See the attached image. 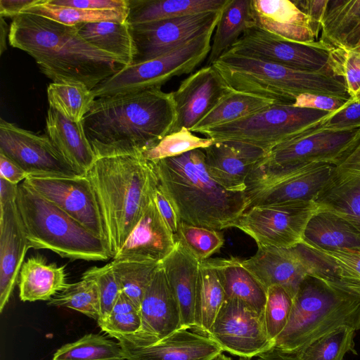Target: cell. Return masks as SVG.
Instances as JSON below:
<instances>
[{"label":"cell","mask_w":360,"mask_h":360,"mask_svg":"<svg viewBox=\"0 0 360 360\" xmlns=\"http://www.w3.org/2000/svg\"><path fill=\"white\" fill-rule=\"evenodd\" d=\"M9 44L32 57L53 82H81L94 89L127 65L84 40L77 26L22 13L14 18L8 34Z\"/></svg>","instance_id":"obj_1"},{"label":"cell","mask_w":360,"mask_h":360,"mask_svg":"<svg viewBox=\"0 0 360 360\" xmlns=\"http://www.w3.org/2000/svg\"><path fill=\"white\" fill-rule=\"evenodd\" d=\"M212 65L231 89L275 104L293 105L302 94L350 98L343 79L332 74L295 70L229 53Z\"/></svg>","instance_id":"obj_6"},{"label":"cell","mask_w":360,"mask_h":360,"mask_svg":"<svg viewBox=\"0 0 360 360\" xmlns=\"http://www.w3.org/2000/svg\"><path fill=\"white\" fill-rule=\"evenodd\" d=\"M18 185L0 177V207L16 201Z\"/></svg>","instance_id":"obj_58"},{"label":"cell","mask_w":360,"mask_h":360,"mask_svg":"<svg viewBox=\"0 0 360 360\" xmlns=\"http://www.w3.org/2000/svg\"><path fill=\"white\" fill-rule=\"evenodd\" d=\"M274 104L270 99L232 89L191 129L202 133L253 115Z\"/></svg>","instance_id":"obj_36"},{"label":"cell","mask_w":360,"mask_h":360,"mask_svg":"<svg viewBox=\"0 0 360 360\" xmlns=\"http://www.w3.org/2000/svg\"><path fill=\"white\" fill-rule=\"evenodd\" d=\"M29 176V174L24 171L14 161L11 160L3 153L0 152V177L8 181L18 185Z\"/></svg>","instance_id":"obj_56"},{"label":"cell","mask_w":360,"mask_h":360,"mask_svg":"<svg viewBox=\"0 0 360 360\" xmlns=\"http://www.w3.org/2000/svg\"><path fill=\"white\" fill-rule=\"evenodd\" d=\"M255 26L252 0H228L221 10L206 65H212Z\"/></svg>","instance_id":"obj_33"},{"label":"cell","mask_w":360,"mask_h":360,"mask_svg":"<svg viewBox=\"0 0 360 360\" xmlns=\"http://www.w3.org/2000/svg\"><path fill=\"white\" fill-rule=\"evenodd\" d=\"M238 360H250V359H246V358H243V357H239Z\"/></svg>","instance_id":"obj_63"},{"label":"cell","mask_w":360,"mask_h":360,"mask_svg":"<svg viewBox=\"0 0 360 360\" xmlns=\"http://www.w3.org/2000/svg\"><path fill=\"white\" fill-rule=\"evenodd\" d=\"M340 326L360 330V284L338 276H307L274 347L297 353Z\"/></svg>","instance_id":"obj_5"},{"label":"cell","mask_w":360,"mask_h":360,"mask_svg":"<svg viewBox=\"0 0 360 360\" xmlns=\"http://www.w3.org/2000/svg\"><path fill=\"white\" fill-rule=\"evenodd\" d=\"M257 360H300L295 353L284 352L276 347L257 356Z\"/></svg>","instance_id":"obj_59"},{"label":"cell","mask_w":360,"mask_h":360,"mask_svg":"<svg viewBox=\"0 0 360 360\" xmlns=\"http://www.w3.org/2000/svg\"><path fill=\"white\" fill-rule=\"evenodd\" d=\"M224 300V288L214 259L200 261L196 285L193 330L207 336Z\"/></svg>","instance_id":"obj_34"},{"label":"cell","mask_w":360,"mask_h":360,"mask_svg":"<svg viewBox=\"0 0 360 360\" xmlns=\"http://www.w3.org/2000/svg\"><path fill=\"white\" fill-rule=\"evenodd\" d=\"M328 64L332 74L343 79L349 96L360 102V43L334 47Z\"/></svg>","instance_id":"obj_45"},{"label":"cell","mask_w":360,"mask_h":360,"mask_svg":"<svg viewBox=\"0 0 360 360\" xmlns=\"http://www.w3.org/2000/svg\"><path fill=\"white\" fill-rule=\"evenodd\" d=\"M334 165L311 162L288 167L261 163L245 181L248 209L295 201H315Z\"/></svg>","instance_id":"obj_10"},{"label":"cell","mask_w":360,"mask_h":360,"mask_svg":"<svg viewBox=\"0 0 360 360\" xmlns=\"http://www.w3.org/2000/svg\"><path fill=\"white\" fill-rule=\"evenodd\" d=\"M0 152L29 176L80 175L63 157L47 135L0 120Z\"/></svg>","instance_id":"obj_17"},{"label":"cell","mask_w":360,"mask_h":360,"mask_svg":"<svg viewBox=\"0 0 360 360\" xmlns=\"http://www.w3.org/2000/svg\"><path fill=\"white\" fill-rule=\"evenodd\" d=\"M257 248L256 253L241 260V264L266 290L271 285H280L294 298L307 276L337 275L319 252L302 243L288 248Z\"/></svg>","instance_id":"obj_11"},{"label":"cell","mask_w":360,"mask_h":360,"mask_svg":"<svg viewBox=\"0 0 360 360\" xmlns=\"http://www.w3.org/2000/svg\"><path fill=\"white\" fill-rule=\"evenodd\" d=\"M49 306L70 308L97 321L101 316L98 290L94 281L82 279L69 283L65 289L52 297Z\"/></svg>","instance_id":"obj_43"},{"label":"cell","mask_w":360,"mask_h":360,"mask_svg":"<svg viewBox=\"0 0 360 360\" xmlns=\"http://www.w3.org/2000/svg\"><path fill=\"white\" fill-rule=\"evenodd\" d=\"M319 126L276 146L260 162L278 167L311 162L335 165L360 139V129L333 131Z\"/></svg>","instance_id":"obj_18"},{"label":"cell","mask_w":360,"mask_h":360,"mask_svg":"<svg viewBox=\"0 0 360 360\" xmlns=\"http://www.w3.org/2000/svg\"><path fill=\"white\" fill-rule=\"evenodd\" d=\"M153 165L159 186L181 221L219 231L233 227L248 210L244 193L226 191L210 176L203 149Z\"/></svg>","instance_id":"obj_4"},{"label":"cell","mask_w":360,"mask_h":360,"mask_svg":"<svg viewBox=\"0 0 360 360\" xmlns=\"http://www.w3.org/2000/svg\"><path fill=\"white\" fill-rule=\"evenodd\" d=\"M47 98L50 108L75 122L83 120L96 99L84 84L73 82L49 84Z\"/></svg>","instance_id":"obj_39"},{"label":"cell","mask_w":360,"mask_h":360,"mask_svg":"<svg viewBox=\"0 0 360 360\" xmlns=\"http://www.w3.org/2000/svg\"><path fill=\"white\" fill-rule=\"evenodd\" d=\"M98 325L103 331L117 340L133 337L141 328L140 309L121 292L110 314L98 321Z\"/></svg>","instance_id":"obj_44"},{"label":"cell","mask_w":360,"mask_h":360,"mask_svg":"<svg viewBox=\"0 0 360 360\" xmlns=\"http://www.w3.org/2000/svg\"><path fill=\"white\" fill-rule=\"evenodd\" d=\"M292 302L293 297L283 287L274 285L267 288L263 317L268 336L274 345L288 323Z\"/></svg>","instance_id":"obj_47"},{"label":"cell","mask_w":360,"mask_h":360,"mask_svg":"<svg viewBox=\"0 0 360 360\" xmlns=\"http://www.w3.org/2000/svg\"><path fill=\"white\" fill-rule=\"evenodd\" d=\"M360 24V0H329L320 40L333 47L344 46Z\"/></svg>","instance_id":"obj_38"},{"label":"cell","mask_w":360,"mask_h":360,"mask_svg":"<svg viewBox=\"0 0 360 360\" xmlns=\"http://www.w3.org/2000/svg\"><path fill=\"white\" fill-rule=\"evenodd\" d=\"M22 183L107 243V234L99 205L92 185L86 175L29 176Z\"/></svg>","instance_id":"obj_15"},{"label":"cell","mask_w":360,"mask_h":360,"mask_svg":"<svg viewBox=\"0 0 360 360\" xmlns=\"http://www.w3.org/2000/svg\"><path fill=\"white\" fill-rule=\"evenodd\" d=\"M330 112L273 104L250 117L202 132L213 142L248 143L268 153L276 146L318 127Z\"/></svg>","instance_id":"obj_8"},{"label":"cell","mask_w":360,"mask_h":360,"mask_svg":"<svg viewBox=\"0 0 360 360\" xmlns=\"http://www.w3.org/2000/svg\"><path fill=\"white\" fill-rule=\"evenodd\" d=\"M176 240H180L199 261L210 259L224 243L220 231L183 221L180 223Z\"/></svg>","instance_id":"obj_48"},{"label":"cell","mask_w":360,"mask_h":360,"mask_svg":"<svg viewBox=\"0 0 360 360\" xmlns=\"http://www.w3.org/2000/svg\"><path fill=\"white\" fill-rule=\"evenodd\" d=\"M81 278L91 280L96 284L101 304V316L98 321L104 319L110 314L122 292L111 262L87 269Z\"/></svg>","instance_id":"obj_49"},{"label":"cell","mask_w":360,"mask_h":360,"mask_svg":"<svg viewBox=\"0 0 360 360\" xmlns=\"http://www.w3.org/2000/svg\"><path fill=\"white\" fill-rule=\"evenodd\" d=\"M129 12V7L105 10H87L56 6L49 4L47 0H38L37 3L22 13L35 14L63 25L75 26L100 21L126 22Z\"/></svg>","instance_id":"obj_37"},{"label":"cell","mask_w":360,"mask_h":360,"mask_svg":"<svg viewBox=\"0 0 360 360\" xmlns=\"http://www.w3.org/2000/svg\"><path fill=\"white\" fill-rule=\"evenodd\" d=\"M256 27L284 40L311 44L316 37L309 17L290 0H252Z\"/></svg>","instance_id":"obj_26"},{"label":"cell","mask_w":360,"mask_h":360,"mask_svg":"<svg viewBox=\"0 0 360 360\" xmlns=\"http://www.w3.org/2000/svg\"><path fill=\"white\" fill-rule=\"evenodd\" d=\"M213 360H231V359L221 353L215 357Z\"/></svg>","instance_id":"obj_62"},{"label":"cell","mask_w":360,"mask_h":360,"mask_svg":"<svg viewBox=\"0 0 360 360\" xmlns=\"http://www.w3.org/2000/svg\"><path fill=\"white\" fill-rule=\"evenodd\" d=\"M16 204L31 248L49 250L70 260L112 258L105 240L23 183Z\"/></svg>","instance_id":"obj_7"},{"label":"cell","mask_w":360,"mask_h":360,"mask_svg":"<svg viewBox=\"0 0 360 360\" xmlns=\"http://www.w3.org/2000/svg\"><path fill=\"white\" fill-rule=\"evenodd\" d=\"M302 243L324 250L360 248V233L341 217L320 210L309 221Z\"/></svg>","instance_id":"obj_31"},{"label":"cell","mask_w":360,"mask_h":360,"mask_svg":"<svg viewBox=\"0 0 360 360\" xmlns=\"http://www.w3.org/2000/svg\"><path fill=\"white\" fill-rule=\"evenodd\" d=\"M292 1L309 17L311 29L317 38L321 30V24L329 0H293Z\"/></svg>","instance_id":"obj_54"},{"label":"cell","mask_w":360,"mask_h":360,"mask_svg":"<svg viewBox=\"0 0 360 360\" xmlns=\"http://www.w3.org/2000/svg\"><path fill=\"white\" fill-rule=\"evenodd\" d=\"M0 207V312H2L17 283L25 256L31 248L16 201Z\"/></svg>","instance_id":"obj_25"},{"label":"cell","mask_w":360,"mask_h":360,"mask_svg":"<svg viewBox=\"0 0 360 360\" xmlns=\"http://www.w3.org/2000/svg\"><path fill=\"white\" fill-rule=\"evenodd\" d=\"M319 127L333 131L360 129V102L354 101L350 98L340 109L330 112Z\"/></svg>","instance_id":"obj_51"},{"label":"cell","mask_w":360,"mask_h":360,"mask_svg":"<svg viewBox=\"0 0 360 360\" xmlns=\"http://www.w3.org/2000/svg\"><path fill=\"white\" fill-rule=\"evenodd\" d=\"M10 27H8L7 23L5 22L4 17H1L0 22V53L1 55L6 49V37L7 34H9Z\"/></svg>","instance_id":"obj_60"},{"label":"cell","mask_w":360,"mask_h":360,"mask_svg":"<svg viewBox=\"0 0 360 360\" xmlns=\"http://www.w3.org/2000/svg\"><path fill=\"white\" fill-rule=\"evenodd\" d=\"M153 198L159 212L176 239L181 219L173 204L162 191L159 184L154 191Z\"/></svg>","instance_id":"obj_53"},{"label":"cell","mask_w":360,"mask_h":360,"mask_svg":"<svg viewBox=\"0 0 360 360\" xmlns=\"http://www.w3.org/2000/svg\"><path fill=\"white\" fill-rule=\"evenodd\" d=\"M119 344L126 360H213L224 352L208 336L184 328L147 345Z\"/></svg>","instance_id":"obj_23"},{"label":"cell","mask_w":360,"mask_h":360,"mask_svg":"<svg viewBox=\"0 0 360 360\" xmlns=\"http://www.w3.org/2000/svg\"><path fill=\"white\" fill-rule=\"evenodd\" d=\"M231 90L212 65L191 74L172 92L176 120L171 133L183 127L191 131Z\"/></svg>","instance_id":"obj_21"},{"label":"cell","mask_w":360,"mask_h":360,"mask_svg":"<svg viewBox=\"0 0 360 360\" xmlns=\"http://www.w3.org/2000/svg\"><path fill=\"white\" fill-rule=\"evenodd\" d=\"M214 30L155 58L131 63L92 89L96 98L161 88L174 77L190 74L207 58Z\"/></svg>","instance_id":"obj_9"},{"label":"cell","mask_w":360,"mask_h":360,"mask_svg":"<svg viewBox=\"0 0 360 360\" xmlns=\"http://www.w3.org/2000/svg\"><path fill=\"white\" fill-rule=\"evenodd\" d=\"M80 36L94 47L122 60L133 63L136 48L127 21H100L76 25Z\"/></svg>","instance_id":"obj_35"},{"label":"cell","mask_w":360,"mask_h":360,"mask_svg":"<svg viewBox=\"0 0 360 360\" xmlns=\"http://www.w3.org/2000/svg\"><path fill=\"white\" fill-rule=\"evenodd\" d=\"M64 266L48 264L37 255L24 262L18 278L19 296L23 302L49 301L67 288Z\"/></svg>","instance_id":"obj_29"},{"label":"cell","mask_w":360,"mask_h":360,"mask_svg":"<svg viewBox=\"0 0 360 360\" xmlns=\"http://www.w3.org/2000/svg\"><path fill=\"white\" fill-rule=\"evenodd\" d=\"M51 4L87 10L129 7L128 0H47Z\"/></svg>","instance_id":"obj_55"},{"label":"cell","mask_w":360,"mask_h":360,"mask_svg":"<svg viewBox=\"0 0 360 360\" xmlns=\"http://www.w3.org/2000/svg\"><path fill=\"white\" fill-rule=\"evenodd\" d=\"M311 248L326 259L339 277L360 284V248L324 250Z\"/></svg>","instance_id":"obj_50"},{"label":"cell","mask_w":360,"mask_h":360,"mask_svg":"<svg viewBox=\"0 0 360 360\" xmlns=\"http://www.w3.org/2000/svg\"><path fill=\"white\" fill-rule=\"evenodd\" d=\"M228 0H128L130 25L220 11Z\"/></svg>","instance_id":"obj_30"},{"label":"cell","mask_w":360,"mask_h":360,"mask_svg":"<svg viewBox=\"0 0 360 360\" xmlns=\"http://www.w3.org/2000/svg\"><path fill=\"white\" fill-rule=\"evenodd\" d=\"M175 243L153 198L112 259L160 263L172 251Z\"/></svg>","instance_id":"obj_24"},{"label":"cell","mask_w":360,"mask_h":360,"mask_svg":"<svg viewBox=\"0 0 360 360\" xmlns=\"http://www.w3.org/2000/svg\"><path fill=\"white\" fill-rule=\"evenodd\" d=\"M349 98L325 94H302L297 97L293 105L333 112L340 109Z\"/></svg>","instance_id":"obj_52"},{"label":"cell","mask_w":360,"mask_h":360,"mask_svg":"<svg viewBox=\"0 0 360 360\" xmlns=\"http://www.w3.org/2000/svg\"><path fill=\"white\" fill-rule=\"evenodd\" d=\"M208 138L194 135L187 128L167 134L153 147L143 150L145 158L155 162L174 158L195 149H205L213 143Z\"/></svg>","instance_id":"obj_46"},{"label":"cell","mask_w":360,"mask_h":360,"mask_svg":"<svg viewBox=\"0 0 360 360\" xmlns=\"http://www.w3.org/2000/svg\"><path fill=\"white\" fill-rule=\"evenodd\" d=\"M210 176L226 191L244 193L245 181L266 155L263 150L237 141L214 142L203 149Z\"/></svg>","instance_id":"obj_22"},{"label":"cell","mask_w":360,"mask_h":360,"mask_svg":"<svg viewBox=\"0 0 360 360\" xmlns=\"http://www.w3.org/2000/svg\"><path fill=\"white\" fill-rule=\"evenodd\" d=\"M221 11L130 25L136 56L133 63L167 54L194 38L215 30Z\"/></svg>","instance_id":"obj_16"},{"label":"cell","mask_w":360,"mask_h":360,"mask_svg":"<svg viewBox=\"0 0 360 360\" xmlns=\"http://www.w3.org/2000/svg\"><path fill=\"white\" fill-rule=\"evenodd\" d=\"M213 259L224 288L225 300L238 299L263 316L266 289L243 266L241 259L236 257Z\"/></svg>","instance_id":"obj_32"},{"label":"cell","mask_w":360,"mask_h":360,"mask_svg":"<svg viewBox=\"0 0 360 360\" xmlns=\"http://www.w3.org/2000/svg\"><path fill=\"white\" fill-rule=\"evenodd\" d=\"M355 331L348 326H340L295 354L300 360H342L347 352L357 354Z\"/></svg>","instance_id":"obj_42"},{"label":"cell","mask_w":360,"mask_h":360,"mask_svg":"<svg viewBox=\"0 0 360 360\" xmlns=\"http://www.w3.org/2000/svg\"><path fill=\"white\" fill-rule=\"evenodd\" d=\"M38 0H0V16L14 18Z\"/></svg>","instance_id":"obj_57"},{"label":"cell","mask_w":360,"mask_h":360,"mask_svg":"<svg viewBox=\"0 0 360 360\" xmlns=\"http://www.w3.org/2000/svg\"><path fill=\"white\" fill-rule=\"evenodd\" d=\"M140 312V331L133 337L119 340V343L147 345L182 328L179 307L160 263L144 292Z\"/></svg>","instance_id":"obj_19"},{"label":"cell","mask_w":360,"mask_h":360,"mask_svg":"<svg viewBox=\"0 0 360 360\" xmlns=\"http://www.w3.org/2000/svg\"><path fill=\"white\" fill-rule=\"evenodd\" d=\"M92 147L95 160L85 175L95 192L113 258L153 199L158 180L142 150Z\"/></svg>","instance_id":"obj_2"},{"label":"cell","mask_w":360,"mask_h":360,"mask_svg":"<svg viewBox=\"0 0 360 360\" xmlns=\"http://www.w3.org/2000/svg\"><path fill=\"white\" fill-rule=\"evenodd\" d=\"M160 263L132 259H112L111 262L122 292L139 309L144 292Z\"/></svg>","instance_id":"obj_41"},{"label":"cell","mask_w":360,"mask_h":360,"mask_svg":"<svg viewBox=\"0 0 360 360\" xmlns=\"http://www.w3.org/2000/svg\"><path fill=\"white\" fill-rule=\"evenodd\" d=\"M46 130L64 159L80 175H85L94 162L95 153L82 122H72L49 107L46 117Z\"/></svg>","instance_id":"obj_28"},{"label":"cell","mask_w":360,"mask_h":360,"mask_svg":"<svg viewBox=\"0 0 360 360\" xmlns=\"http://www.w3.org/2000/svg\"><path fill=\"white\" fill-rule=\"evenodd\" d=\"M320 210L314 201L252 207L233 227L251 237L257 247L292 248L302 243L309 221Z\"/></svg>","instance_id":"obj_12"},{"label":"cell","mask_w":360,"mask_h":360,"mask_svg":"<svg viewBox=\"0 0 360 360\" xmlns=\"http://www.w3.org/2000/svg\"><path fill=\"white\" fill-rule=\"evenodd\" d=\"M53 360H126L120 345L100 334L90 333L67 343L53 354Z\"/></svg>","instance_id":"obj_40"},{"label":"cell","mask_w":360,"mask_h":360,"mask_svg":"<svg viewBox=\"0 0 360 360\" xmlns=\"http://www.w3.org/2000/svg\"><path fill=\"white\" fill-rule=\"evenodd\" d=\"M200 262L180 240L160 262L179 307L181 326L193 329L196 285Z\"/></svg>","instance_id":"obj_27"},{"label":"cell","mask_w":360,"mask_h":360,"mask_svg":"<svg viewBox=\"0 0 360 360\" xmlns=\"http://www.w3.org/2000/svg\"><path fill=\"white\" fill-rule=\"evenodd\" d=\"M314 202L321 210L341 217L360 233V139L334 165Z\"/></svg>","instance_id":"obj_20"},{"label":"cell","mask_w":360,"mask_h":360,"mask_svg":"<svg viewBox=\"0 0 360 360\" xmlns=\"http://www.w3.org/2000/svg\"><path fill=\"white\" fill-rule=\"evenodd\" d=\"M333 48L320 39L311 44L284 40L255 26L244 32L226 53L295 70L332 74L328 60Z\"/></svg>","instance_id":"obj_13"},{"label":"cell","mask_w":360,"mask_h":360,"mask_svg":"<svg viewBox=\"0 0 360 360\" xmlns=\"http://www.w3.org/2000/svg\"><path fill=\"white\" fill-rule=\"evenodd\" d=\"M176 120L172 92L151 88L97 98L82 122L92 146L144 150L170 134Z\"/></svg>","instance_id":"obj_3"},{"label":"cell","mask_w":360,"mask_h":360,"mask_svg":"<svg viewBox=\"0 0 360 360\" xmlns=\"http://www.w3.org/2000/svg\"><path fill=\"white\" fill-rule=\"evenodd\" d=\"M207 336L224 352L249 359L274 347L263 316L235 298L224 300Z\"/></svg>","instance_id":"obj_14"},{"label":"cell","mask_w":360,"mask_h":360,"mask_svg":"<svg viewBox=\"0 0 360 360\" xmlns=\"http://www.w3.org/2000/svg\"><path fill=\"white\" fill-rule=\"evenodd\" d=\"M360 43V24L348 36L344 46H352Z\"/></svg>","instance_id":"obj_61"}]
</instances>
